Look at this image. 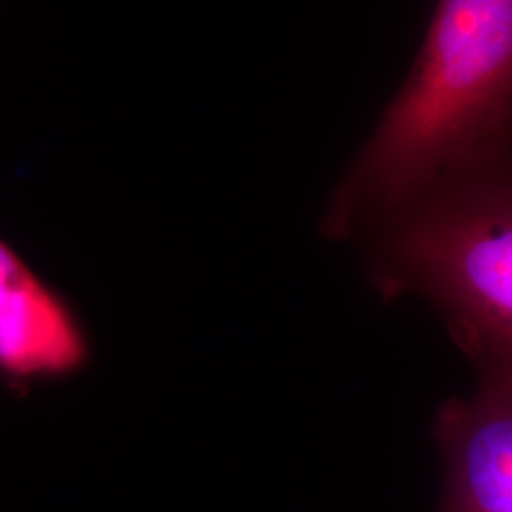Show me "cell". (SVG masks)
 Returning a JSON list of instances; mask_svg holds the SVG:
<instances>
[{"instance_id": "cell-1", "label": "cell", "mask_w": 512, "mask_h": 512, "mask_svg": "<svg viewBox=\"0 0 512 512\" xmlns=\"http://www.w3.org/2000/svg\"><path fill=\"white\" fill-rule=\"evenodd\" d=\"M512 145V0H440L401 88L330 192L319 232L353 241Z\"/></svg>"}, {"instance_id": "cell-2", "label": "cell", "mask_w": 512, "mask_h": 512, "mask_svg": "<svg viewBox=\"0 0 512 512\" xmlns=\"http://www.w3.org/2000/svg\"><path fill=\"white\" fill-rule=\"evenodd\" d=\"M357 243L382 300L427 302L476 370L512 366V145L387 215Z\"/></svg>"}, {"instance_id": "cell-4", "label": "cell", "mask_w": 512, "mask_h": 512, "mask_svg": "<svg viewBox=\"0 0 512 512\" xmlns=\"http://www.w3.org/2000/svg\"><path fill=\"white\" fill-rule=\"evenodd\" d=\"M90 361V338L71 302L0 238V380L23 395Z\"/></svg>"}, {"instance_id": "cell-3", "label": "cell", "mask_w": 512, "mask_h": 512, "mask_svg": "<svg viewBox=\"0 0 512 512\" xmlns=\"http://www.w3.org/2000/svg\"><path fill=\"white\" fill-rule=\"evenodd\" d=\"M433 435L444 461L440 512H512V366L478 368L467 397L440 404Z\"/></svg>"}]
</instances>
